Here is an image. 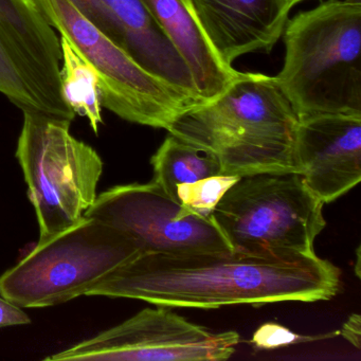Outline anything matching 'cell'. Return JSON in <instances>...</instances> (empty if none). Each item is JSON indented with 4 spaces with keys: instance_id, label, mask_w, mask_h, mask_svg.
<instances>
[{
    "instance_id": "obj_1",
    "label": "cell",
    "mask_w": 361,
    "mask_h": 361,
    "mask_svg": "<svg viewBox=\"0 0 361 361\" xmlns=\"http://www.w3.org/2000/svg\"><path fill=\"white\" fill-rule=\"evenodd\" d=\"M340 271L316 253L242 250L147 253L111 272L87 295L213 310L335 297Z\"/></svg>"
},
{
    "instance_id": "obj_2",
    "label": "cell",
    "mask_w": 361,
    "mask_h": 361,
    "mask_svg": "<svg viewBox=\"0 0 361 361\" xmlns=\"http://www.w3.org/2000/svg\"><path fill=\"white\" fill-rule=\"evenodd\" d=\"M298 124L274 77L240 73L219 96L185 109L166 130L213 154L221 174L243 177L298 173Z\"/></svg>"
},
{
    "instance_id": "obj_3",
    "label": "cell",
    "mask_w": 361,
    "mask_h": 361,
    "mask_svg": "<svg viewBox=\"0 0 361 361\" xmlns=\"http://www.w3.org/2000/svg\"><path fill=\"white\" fill-rule=\"evenodd\" d=\"M274 77L299 120L361 116V0H329L297 14L283 32Z\"/></svg>"
},
{
    "instance_id": "obj_4",
    "label": "cell",
    "mask_w": 361,
    "mask_h": 361,
    "mask_svg": "<svg viewBox=\"0 0 361 361\" xmlns=\"http://www.w3.org/2000/svg\"><path fill=\"white\" fill-rule=\"evenodd\" d=\"M132 240L83 216L0 276V295L22 308H41L87 295L111 272L140 255Z\"/></svg>"
},
{
    "instance_id": "obj_5",
    "label": "cell",
    "mask_w": 361,
    "mask_h": 361,
    "mask_svg": "<svg viewBox=\"0 0 361 361\" xmlns=\"http://www.w3.org/2000/svg\"><path fill=\"white\" fill-rule=\"evenodd\" d=\"M71 121L24 113L16 158L44 242L77 224L92 206L103 173L94 147L71 135Z\"/></svg>"
},
{
    "instance_id": "obj_6",
    "label": "cell",
    "mask_w": 361,
    "mask_h": 361,
    "mask_svg": "<svg viewBox=\"0 0 361 361\" xmlns=\"http://www.w3.org/2000/svg\"><path fill=\"white\" fill-rule=\"evenodd\" d=\"M323 202L298 173L243 176L211 213L234 250L314 253Z\"/></svg>"
},
{
    "instance_id": "obj_7",
    "label": "cell",
    "mask_w": 361,
    "mask_h": 361,
    "mask_svg": "<svg viewBox=\"0 0 361 361\" xmlns=\"http://www.w3.org/2000/svg\"><path fill=\"white\" fill-rule=\"evenodd\" d=\"M52 28L92 65L101 105L132 123L168 130L194 101L139 66L71 0H35Z\"/></svg>"
},
{
    "instance_id": "obj_8",
    "label": "cell",
    "mask_w": 361,
    "mask_h": 361,
    "mask_svg": "<svg viewBox=\"0 0 361 361\" xmlns=\"http://www.w3.org/2000/svg\"><path fill=\"white\" fill-rule=\"evenodd\" d=\"M84 216L121 232L141 255L232 250L212 215L183 206L155 181L111 188Z\"/></svg>"
},
{
    "instance_id": "obj_9",
    "label": "cell",
    "mask_w": 361,
    "mask_h": 361,
    "mask_svg": "<svg viewBox=\"0 0 361 361\" xmlns=\"http://www.w3.org/2000/svg\"><path fill=\"white\" fill-rule=\"evenodd\" d=\"M238 342L236 331L214 333L156 305L45 360L221 361Z\"/></svg>"
},
{
    "instance_id": "obj_10",
    "label": "cell",
    "mask_w": 361,
    "mask_h": 361,
    "mask_svg": "<svg viewBox=\"0 0 361 361\" xmlns=\"http://www.w3.org/2000/svg\"><path fill=\"white\" fill-rule=\"evenodd\" d=\"M295 158L310 191L323 204L335 202L361 180V116L299 120Z\"/></svg>"
},
{
    "instance_id": "obj_11",
    "label": "cell",
    "mask_w": 361,
    "mask_h": 361,
    "mask_svg": "<svg viewBox=\"0 0 361 361\" xmlns=\"http://www.w3.org/2000/svg\"><path fill=\"white\" fill-rule=\"evenodd\" d=\"M0 37L48 116L73 121L62 94L61 41L35 0H0Z\"/></svg>"
},
{
    "instance_id": "obj_12",
    "label": "cell",
    "mask_w": 361,
    "mask_h": 361,
    "mask_svg": "<svg viewBox=\"0 0 361 361\" xmlns=\"http://www.w3.org/2000/svg\"><path fill=\"white\" fill-rule=\"evenodd\" d=\"M211 46L228 66L245 54L270 52L288 22L283 0H189Z\"/></svg>"
},
{
    "instance_id": "obj_13",
    "label": "cell",
    "mask_w": 361,
    "mask_h": 361,
    "mask_svg": "<svg viewBox=\"0 0 361 361\" xmlns=\"http://www.w3.org/2000/svg\"><path fill=\"white\" fill-rule=\"evenodd\" d=\"M113 18L115 43L139 66L200 104L189 67L142 0H102Z\"/></svg>"
},
{
    "instance_id": "obj_14",
    "label": "cell",
    "mask_w": 361,
    "mask_h": 361,
    "mask_svg": "<svg viewBox=\"0 0 361 361\" xmlns=\"http://www.w3.org/2000/svg\"><path fill=\"white\" fill-rule=\"evenodd\" d=\"M142 1L189 67L200 103L216 98L240 75L217 56L189 0Z\"/></svg>"
},
{
    "instance_id": "obj_15",
    "label": "cell",
    "mask_w": 361,
    "mask_h": 361,
    "mask_svg": "<svg viewBox=\"0 0 361 361\" xmlns=\"http://www.w3.org/2000/svg\"><path fill=\"white\" fill-rule=\"evenodd\" d=\"M151 164L153 181L176 200L179 185L223 175L221 164L213 154L171 134L152 157Z\"/></svg>"
},
{
    "instance_id": "obj_16",
    "label": "cell",
    "mask_w": 361,
    "mask_h": 361,
    "mask_svg": "<svg viewBox=\"0 0 361 361\" xmlns=\"http://www.w3.org/2000/svg\"><path fill=\"white\" fill-rule=\"evenodd\" d=\"M60 41L63 98L75 115L78 114L88 120L97 134L99 126L103 123L98 75L92 65L69 43L68 39L61 35Z\"/></svg>"
},
{
    "instance_id": "obj_17",
    "label": "cell",
    "mask_w": 361,
    "mask_h": 361,
    "mask_svg": "<svg viewBox=\"0 0 361 361\" xmlns=\"http://www.w3.org/2000/svg\"><path fill=\"white\" fill-rule=\"evenodd\" d=\"M0 92L23 111L48 116L43 103L31 90L0 37Z\"/></svg>"
},
{
    "instance_id": "obj_18",
    "label": "cell",
    "mask_w": 361,
    "mask_h": 361,
    "mask_svg": "<svg viewBox=\"0 0 361 361\" xmlns=\"http://www.w3.org/2000/svg\"><path fill=\"white\" fill-rule=\"evenodd\" d=\"M235 175H219L177 187V200L183 206L204 215H211L226 192L240 179Z\"/></svg>"
},
{
    "instance_id": "obj_19",
    "label": "cell",
    "mask_w": 361,
    "mask_h": 361,
    "mask_svg": "<svg viewBox=\"0 0 361 361\" xmlns=\"http://www.w3.org/2000/svg\"><path fill=\"white\" fill-rule=\"evenodd\" d=\"M310 339V338L304 339L301 336L295 335L282 325L267 323L262 325L255 331L252 337V343L259 348H276Z\"/></svg>"
},
{
    "instance_id": "obj_20",
    "label": "cell",
    "mask_w": 361,
    "mask_h": 361,
    "mask_svg": "<svg viewBox=\"0 0 361 361\" xmlns=\"http://www.w3.org/2000/svg\"><path fill=\"white\" fill-rule=\"evenodd\" d=\"M80 12L98 27L111 41L115 42L116 33L113 18L102 0H71Z\"/></svg>"
},
{
    "instance_id": "obj_21",
    "label": "cell",
    "mask_w": 361,
    "mask_h": 361,
    "mask_svg": "<svg viewBox=\"0 0 361 361\" xmlns=\"http://www.w3.org/2000/svg\"><path fill=\"white\" fill-rule=\"evenodd\" d=\"M30 322V317L22 307L0 295V329L29 324Z\"/></svg>"
},
{
    "instance_id": "obj_22",
    "label": "cell",
    "mask_w": 361,
    "mask_h": 361,
    "mask_svg": "<svg viewBox=\"0 0 361 361\" xmlns=\"http://www.w3.org/2000/svg\"><path fill=\"white\" fill-rule=\"evenodd\" d=\"M341 334L352 345L358 350L360 348L361 318L358 314H353L348 319L342 327Z\"/></svg>"
},
{
    "instance_id": "obj_23",
    "label": "cell",
    "mask_w": 361,
    "mask_h": 361,
    "mask_svg": "<svg viewBox=\"0 0 361 361\" xmlns=\"http://www.w3.org/2000/svg\"><path fill=\"white\" fill-rule=\"evenodd\" d=\"M302 1H305V0H283V3H284L287 7L290 8V9H293L295 5L302 3Z\"/></svg>"
},
{
    "instance_id": "obj_24",
    "label": "cell",
    "mask_w": 361,
    "mask_h": 361,
    "mask_svg": "<svg viewBox=\"0 0 361 361\" xmlns=\"http://www.w3.org/2000/svg\"><path fill=\"white\" fill-rule=\"evenodd\" d=\"M359 252H360V251H359V248H358V249H357V259H356V263H357L356 274H357V276H358V278H359V276H360V272H359V269H360V265H359V261H360V255H359Z\"/></svg>"
}]
</instances>
